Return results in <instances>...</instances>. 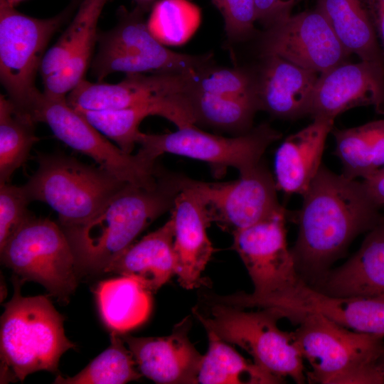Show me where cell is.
Instances as JSON below:
<instances>
[{
  "label": "cell",
  "mask_w": 384,
  "mask_h": 384,
  "mask_svg": "<svg viewBox=\"0 0 384 384\" xmlns=\"http://www.w3.org/2000/svg\"><path fill=\"white\" fill-rule=\"evenodd\" d=\"M284 222L282 211L233 233V249L248 272L254 291L218 297L215 302L245 308L252 302L282 293L300 279L287 247Z\"/></svg>",
  "instance_id": "4fadbf2b"
},
{
  "label": "cell",
  "mask_w": 384,
  "mask_h": 384,
  "mask_svg": "<svg viewBox=\"0 0 384 384\" xmlns=\"http://www.w3.org/2000/svg\"><path fill=\"white\" fill-rule=\"evenodd\" d=\"M31 202L23 185L0 183V248L32 215L28 210Z\"/></svg>",
  "instance_id": "e575fe53"
},
{
  "label": "cell",
  "mask_w": 384,
  "mask_h": 384,
  "mask_svg": "<svg viewBox=\"0 0 384 384\" xmlns=\"http://www.w3.org/2000/svg\"><path fill=\"white\" fill-rule=\"evenodd\" d=\"M145 13L137 6L119 9L117 24L98 33V51L91 70L98 81L114 73L198 72L211 64V54L177 53L161 43L150 32Z\"/></svg>",
  "instance_id": "52a82bcc"
},
{
  "label": "cell",
  "mask_w": 384,
  "mask_h": 384,
  "mask_svg": "<svg viewBox=\"0 0 384 384\" xmlns=\"http://www.w3.org/2000/svg\"><path fill=\"white\" fill-rule=\"evenodd\" d=\"M384 58V0H362Z\"/></svg>",
  "instance_id": "74e56055"
},
{
  "label": "cell",
  "mask_w": 384,
  "mask_h": 384,
  "mask_svg": "<svg viewBox=\"0 0 384 384\" xmlns=\"http://www.w3.org/2000/svg\"><path fill=\"white\" fill-rule=\"evenodd\" d=\"M368 197L378 207L384 206V166L363 178L361 181Z\"/></svg>",
  "instance_id": "f35d334b"
},
{
  "label": "cell",
  "mask_w": 384,
  "mask_h": 384,
  "mask_svg": "<svg viewBox=\"0 0 384 384\" xmlns=\"http://www.w3.org/2000/svg\"><path fill=\"white\" fill-rule=\"evenodd\" d=\"M196 183L211 222L232 234L284 211L275 181L262 162L236 181Z\"/></svg>",
  "instance_id": "9a60e30c"
},
{
  "label": "cell",
  "mask_w": 384,
  "mask_h": 384,
  "mask_svg": "<svg viewBox=\"0 0 384 384\" xmlns=\"http://www.w3.org/2000/svg\"><path fill=\"white\" fill-rule=\"evenodd\" d=\"M95 294L101 317L112 331L126 333L150 314L151 292L133 277L122 275L102 281Z\"/></svg>",
  "instance_id": "484cf974"
},
{
  "label": "cell",
  "mask_w": 384,
  "mask_h": 384,
  "mask_svg": "<svg viewBox=\"0 0 384 384\" xmlns=\"http://www.w3.org/2000/svg\"><path fill=\"white\" fill-rule=\"evenodd\" d=\"M291 321L294 343L310 370L309 383L384 384V337L351 330L319 314Z\"/></svg>",
  "instance_id": "3957f363"
},
{
  "label": "cell",
  "mask_w": 384,
  "mask_h": 384,
  "mask_svg": "<svg viewBox=\"0 0 384 384\" xmlns=\"http://www.w3.org/2000/svg\"><path fill=\"white\" fill-rule=\"evenodd\" d=\"M220 12L228 38L232 42L243 41L257 32L255 0H211Z\"/></svg>",
  "instance_id": "d590c367"
},
{
  "label": "cell",
  "mask_w": 384,
  "mask_h": 384,
  "mask_svg": "<svg viewBox=\"0 0 384 384\" xmlns=\"http://www.w3.org/2000/svg\"><path fill=\"white\" fill-rule=\"evenodd\" d=\"M201 20L199 7L189 0H158L151 9L147 25L161 43L176 46L193 36Z\"/></svg>",
  "instance_id": "1f68e13d"
},
{
  "label": "cell",
  "mask_w": 384,
  "mask_h": 384,
  "mask_svg": "<svg viewBox=\"0 0 384 384\" xmlns=\"http://www.w3.org/2000/svg\"><path fill=\"white\" fill-rule=\"evenodd\" d=\"M77 111L96 129L128 154H132L138 144L141 122L149 115H157L155 109L149 107L106 111Z\"/></svg>",
  "instance_id": "d6a6232c"
},
{
  "label": "cell",
  "mask_w": 384,
  "mask_h": 384,
  "mask_svg": "<svg viewBox=\"0 0 384 384\" xmlns=\"http://www.w3.org/2000/svg\"><path fill=\"white\" fill-rule=\"evenodd\" d=\"M331 133L346 177L365 178L384 166V119Z\"/></svg>",
  "instance_id": "4316f807"
},
{
  "label": "cell",
  "mask_w": 384,
  "mask_h": 384,
  "mask_svg": "<svg viewBox=\"0 0 384 384\" xmlns=\"http://www.w3.org/2000/svg\"><path fill=\"white\" fill-rule=\"evenodd\" d=\"M188 177L162 169L152 186L127 183L88 221L61 227L79 274L107 266L159 216L171 210Z\"/></svg>",
  "instance_id": "7a4b0ae2"
},
{
  "label": "cell",
  "mask_w": 384,
  "mask_h": 384,
  "mask_svg": "<svg viewBox=\"0 0 384 384\" xmlns=\"http://www.w3.org/2000/svg\"><path fill=\"white\" fill-rule=\"evenodd\" d=\"M35 124L17 112L7 97L0 95V183H9L14 173L27 161L38 141Z\"/></svg>",
  "instance_id": "f1b7e54d"
},
{
  "label": "cell",
  "mask_w": 384,
  "mask_h": 384,
  "mask_svg": "<svg viewBox=\"0 0 384 384\" xmlns=\"http://www.w3.org/2000/svg\"><path fill=\"white\" fill-rule=\"evenodd\" d=\"M299 232L291 249L300 275L320 279L352 240L381 218L361 181L323 165L302 195Z\"/></svg>",
  "instance_id": "6da1fadb"
},
{
  "label": "cell",
  "mask_w": 384,
  "mask_h": 384,
  "mask_svg": "<svg viewBox=\"0 0 384 384\" xmlns=\"http://www.w3.org/2000/svg\"><path fill=\"white\" fill-rule=\"evenodd\" d=\"M174 238V223L170 218L161 227L126 248L104 273L133 277L151 293L156 292L176 275Z\"/></svg>",
  "instance_id": "cb8c5ba5"
},
{
  "label": "cell",
  "mask_w": 384,
  "mask_h": 384,
  "mask_svg": "<svg viewBox=\"0 0 384 384\" xmlns=\"http://www.w3.org/2000/svg\"><path fill=\"white\" fill-rule=\"evenodd\" d=\"M334 119L317 117L308 126L287 137L274 158L277 190L303 195L317 174L324 144Z\"/></svg>",
  "instance_id": "603a6c76"
},
{
  "label": "cell",
  "mask_w": 384,
  "mask_h": 384,
  "mask_svg": "<svg viewBox=\"0 0 384 384\" xmlns=\"http://www.w3.org/2000/svg\"><path fill=\"white\" fill-rule=\"evenodd\" d=\"M14 292L1 316V383L23 381L39 370L58 371L60 357L75 345L68 339L63 316L46 296L22 297L25 282L14 275Z\"/></svg>",
  "instance_id": "277c9868"
},
{
  "label": "cell",
  "mask_w": 384,
  "mask_h": 384,
  "mask_svg": "<svg viewBox=\"0 0 384 384\" xmlns=\"http://www.w3.org/2000/svg\"><path fill=\"white\" fill-rule=\"evenodd\" d=\"M261 58L255 70L260 110L284 119L310 115L319 74L277 55Z\"/></svg>",
  "instance_id": "44dd1931"
},
{
  "label": "cell",
  "mask_w": 384,
  "mask_h": 384,
  "mask_svg": "<svg viewBox=\"0 0 384 384\" xmlns=\"http://www.w3.org/2000/svg\"><path fill=\"white\" fill-rule=\"evenodd\" d=\"M366 105L384 114V66L347 60L319 75L310 116L334 120L351 108Z\"/></svg>",
  "instance_id": "ac0fdd59"
},
{
  "label": "cell",
  "mask_w": 384,
  "mask_h": 384,
  "mask_svg": "<svg viewBox=\"0 0 384 384\" xmlns=\"http://www.w3.org/2000/svg\"><path fill=\"white\" fill-rule=\"evenodd\" d=\"M171 211L176 275L181 287L192 289L203 283L201 274L214 250L206 233L211 220L196 180L188 178Z\"/></svg>",
  "instance_id": "d6986e66"
},
{
  "label": "cell",
  "mask_w": 384,
  "mask_h": 384,
  "mask_svg": "<svg viewBox=\"0 0 384 384\" xmlns=\"http://www.w3.org/2000/svg\"><path fill=\"white\" fill-rule=\"evenodd\" d=\"M118 332L112 331L110 346L73 377L58 375L55 384H123L142 374L134 357Z\"/></svg>",
  "instance_id": "4dcf8cb0"
},
{
  "label": "cell",
  "mask_w": 384,
  "mask_h": 384,
  "mask_svg": "<svg viewBox=\"0 0 384 384\" xmlns=\"http://www.w3.org/2000/svg\"><path fill=\"white\" fill-rule=\"evenodd\" d=\"M137 6L144 13L150 11L158 0H134Z\"/></svg>",
  "instance_id": "ab89813d"
},
{
  "label": "cell",
  "mask_w": 384,
  "mask_h": 384,
  "mask_svg": "<svg viewBox=\"0 0 384 384\" xmlns=\"http://www.w3.org/2000/svg\"><path fill=\"white\" fill-rule=\"evenodd\" d=\"M302 0H255L257 22L264 28L291 15L293 7Z\"/></svg>",
  "instance_id": "8d00e7d4"
},
{
  "label": "cell",
  "mask_w": 384,
  "mask_h": 384,
  "mask_svg": "<svg viewBox=\"0 0 384 384\" xmlns=\"http://www.w3.org/2000/svg\"><path fill=\"white\" fill-rule=\"evenodd\" d=\"M193 313L206 330L244 349L254 363L269 373L284 380L289 377L299 384L306 381L304 359L294 343L292 333L278 327L277 321L282 318L272 309L245 311L215 302L210 316L205 317L197 310Z\"/></svg>",
  "instance_id": "9c48e42d"
},
{
  "label": "cell",
  "mask_w": 384,
  "mask_h": 384,
  "mask_svg": "<svg viewBox=\"0 0 384 384\" xmlns=\"http://www.w3.org/2000/svg\"><path fill=\"white\" fill-rule=\"evenodd\" d=\"M248 307L270 309L289 321L304 314H319L351 330L384 337V299L328 294L302 277L284 292L255 301Z\"/></svg>",
  "instance_id": "2e32d148"
},
{
  "label": "cell",
  "mask_w": 384,
  "mask_h": 384,
  "mask_svg": "<svg viewBox=\"0 0 384 384\" xmlns=\"http://www.w3.org/2000/svg\"><path fill=\"white\" fill-rule=\"evenodd\" d=\"M2 264L23 281L43 286L61 302L77 287L69 242L58 223L31 215L0 248Z\"/></svg>",
  "instance_id": "30bf717a"
},
{
  "label": "cell",
  "mask_w": 384,
  "mask_h": 384,
  "mask_svg": "<svg viewBox=\"0 0 384 384\" xmlns=\"http://www.w3.org/2000/svg\"><path fill=\"white\" fill-rule=\"evenodd\" d=\"M67 15L36 18L18 11L10 0H0L1 82L17 112L33 120L43 94L35 85L36 75Z\"/></svg>",
  "instance_id": "ba28073f"
},
{
  "label": "cell",
  "mask_w": 384,
  "mask_h": 384,
  "mask_svg": "<svg viewBox=\"0 0 384 384\" xmlns=\"http://www.w3.org/2000/svg\"><path fill=\"white\" fill-rule=\"evenodd\" d=\"M320 281L315 288L328 294L384 299V216L368 231L359 250Z\"/></svg>",
  "instance_id": "7402d4cb"
},
{
  "label": "cell",
  "mask_w": 384,
  "mask_h": 384,
  "mask_svg": "<svg viewBox=\"0 0 384 384\" xmlns=\"http://www.w3.org/2000/svg\"><path fill=\"white\" fill-rule=\"evenodd\" d=\"M208 348L197 378L201 384H275L284 380L246 361L213 331L207 330Z\"/></svg>",
  "instance_id": "83f0119b"
},
{
  "label": "cell",
  "mask_w": 384,
  "mask_h": 384,
  "mask_svg": "<svg viewBox=\"0 0 384 384\" xmlns=\"http://www.w3.org/2000/svg\"><path fill=\"white\" fill-rule=\"evenodd\" d=\"M281 137L282 133L267 123L233 137L212 134L193 125L166 134L141 132L138 144L139 151L154 160L163 154H172L203 161L217 175L229 167L242 175L260 164L267 148Z\"/></svg>",
  "instance_id": "8fae6325"
},
{
  "label": "cell",
  "mask_w": 384,
  "mask_h": 384,
  "mask_svg": "<svg viewBox=\"0 0 384 384\" xmlns=\"http://www.w3.org/2000/svg\"><path fill=\"white\" fill-rule=\"evenodd\" d=\"M35 173L23 185L30 200L54 210L61 227L96 215L127 183L108 171L63 154H41Z\"/></svg>",
  "instance_id": "8992f818"
},
{
  "label": "cell",
  "mask_w": 384,
  "mask_h": 384,
  "mask_svg": "<svg viewBox=\"0 0 384 384\" xmlns=\"http://www.w3.org/2000/svg\"><path fill=\"white\" fill-rule=\"evenodd\" d=\"M316 9L350 55L384 66V58L362 0H318Z\"/></svg>",
  "instance_id": "d4e9b609"
},
{
  "label": "cell",
  "mask_w": 384,
  "mask_h": 384,
  "mask_svg": "<svg viewBox=\"0 0 384 384\" xmlns=\"http://www.w3.org/2000/svg\"><path fill=\"white\" fill-rule=\"evenodd\" d=\"M197 90L257 100L255 71L245 68H230L210 65L198 71Z\"/></svg>",
  "instance_id": "836d02e7"
},
{
  "label": "cell",
  "mask_w": 384,
  "mask_h": 384,
  "mask_svg": "<svg viewBox=\"0 0 384 384\" xmlns=\"http://www.w3.org/2000/svg\"><path fill=\"white\" fill-rule=\"evenodd\" d=\"M259 50L261 57L277 55L319 75L350 55L316 9L291 14L264 28Z\"/></svg>",
  "instance_id": "5bb4252c"
},
{
  "label": "cell",
  "mask_w": 384,
  "mask_h": 384,
  "mask_svg": "<svg viewBox=\"0 0 384 384\" xmlns=\"http://www.w3.org/2000/svg\"><path fill=\"white\" fill-rule=\"evenodd\" d=\"M189 317L162 337H134L119 333L142 375L161 384H195L203 356L190 341Z\"/></svg>",
  "instance_id": "ffe728a7"
},
{
  "label": "cell",
  "mask_w": 384,
  "mask_h": 384,
  "mask_svg": "<svg viewBox=\"0 0 384 384\" xmlns=\"http://www.w3.org/2000/svg\"><path fill=\"white\" fill-rule=\"evenodd\" d=\"M13 4H15L16 2H18L21 0H10Z\"/></svg>",
  "instance_id": "60d3db41"
},
{
  "label": "cell",
  "mask_w": 384,
  "mask_h": 384,
  "mask_svg": "<svg viewBox=\"0 0 384 384\" xmlns=\"http://www.w3.org/2000/svg\"><path fill=\"white\" fill-rule=\"evenodd\" d=\"M193 112L196 124H206L241 135L252 129L256 112L255 98L214 95L197 90L193 96Z\"/></svg>",
  "instance_id": "f546056e"
},
{
  "label": "cell",
  "mask_w": 384,
  "mask_h": 384,
  "mask_svg": "<svg viewBox=\"0 0 384 384\" xmlns=\"http://www.w3.org/2000/svg\"><path fill=\"white\" fill-rule=\"evenodd\" d=\"M107 0H82L73 21L46 50L40 68L43 92L66 97L85 77L95 45L97 23Z\"/></svg>",
  "instance_id": "e0dca14e"
},
{
  "label": "cell",
  "mask_w": 384,
  "mask_h": 384,
  "mask_svg": "<svg viewBox=\"0 0 384 384\" xmlns=\"http://www.w3.org/2000/svg\"><path fill=\"white\" fill-rule=\"evenodd\" d=\"M33 120L46 123L59 140L124 182L152 186L162 170L156 160L139 150L128 154L108 141L68 103L66 97H50L43 92Z\"/></svg>",
  "instance_id": "7c38bea8"
},
{
  "label": "cell",
  "mask_w": 384,
  "mask_h": 384,
  "mask_svg": "<svg viewBox=\"0 0 384 384\" xmlns=\"http://www.w3.org/2000/svg\"><path fill=\"white\" fill-rule=\"evenodd\" d=\"M198 72L128 74L116 84L83 80L66 100L73 108L83 111L149 107L178 129L193 126L192 101Z\"/></svg>",
  "instance_id": "5b68a950"
}]
</instances>
